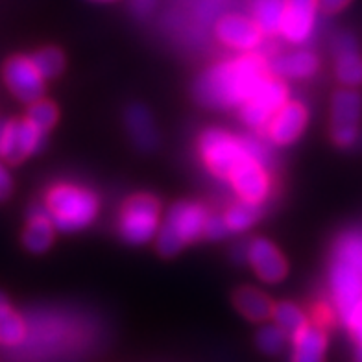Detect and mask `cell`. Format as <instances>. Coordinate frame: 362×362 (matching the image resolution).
Returning <instances> with one entry per match:
<instances>
[{"instance_id": "cell-1", "label": "cell", "mask_w": 362, "mask_h": 362, "mask_svg": "<svg viewBox=\"0 0 362 362\" xmlns=\"http://www.w3.org/2000/svg\"><path fill=\"white\" fill-rule=\"evenodd\" d=\"M268 76H272V69L267 59L246 52L207 69L196 83L194 96L207 107H240Z\"/></svg>"}, {"instance_id": "cell-2", "label": "cell", "mask_w": 362, "mask_h": 362, "mask_svg": "<svg viewBox=\"0 0 362 362\" xmlns=\"http://www.w3.org/2000/svg\"><path fill=\"white\" fill-rule=\"evenodd\" d=\"M98 198L95 192L80 185L59 183L47 194L45 209L59 231H78L83 229L98 215Z\"/></svg>"}, {"instance_id": "cell-3", "label": "cell", "mask_w": 362, "mask_h": 362, "mask_svg": "<svg viewBox=\"0 0 362 362\" xmlns=\"http://www.w3.org/2000/svg\"><path fill=\"white\" fill-rule=\"evenodd\" d=\"M209 215V211L198 202H177L172 205L165 224L158 231L159 253L163 257H174L187 244L204 237Z\"/></svg>"}, {"instance_id": "cell-4", "label": "cell", "mask_w": 362, "mask_h": 362, "mask_svg": "<svg viewBox=\"0 0 362 362\" xmlns=\"http://www.w3.org/2000/svg\"><path fill=\"white\" fill-rule=\"evenodd\" d=\"M198 150L205 167L220 180H228L235 165L250 153L246 139L235 137L233 134L220 128L205 129L198 141Z\"/></svg>"}, {"instance_id": "cell-5", "label": "cell", "mask_w": 362, "mask_h": 362, "mask_svg": "<svg viewBox=\"0 0 362 362\" xmlns=\"http://www.w3.org/2000/svg\"><path fill=\"white\" fill-rule=\"evenodd\" d=\"M161 205L152 194H135L128 198L120 211V235L129 244H144L159 231Z\"/></svg>"}, {"instance_id": "cell-6", "label": "cell", "mask_w": 362, "mask_h": 362, "mask_svg": "<svg viewBox=\"0 0 362 362\" xmlns=\"http://www.w3.org/2000/svg\"><path fill=\"white\" fill-rule=\"evenodd\" d=\"M286 102H288V87L283 78L272 72V76L262 81L257 90L238 107V113L244 124L257 132H264L272 117L281 110Z\"/></svg>"}, {"instance_id": "cell-7", "label": "cell", "mask_w": 362, "mask_h": 362, "mask_svg": "<svg viewBox=\"0 0 362 362\" xmlns=\"http://www.w3.org/2000/svg\"><path fill=\"white\" fill-rule=\"evenodd\" d=\"M362 96L353 87L337 90L331 102V137L340 148H349L358 139Z\"/></svg>"}, {"instance_id": "cell-8", "label": "cell", "mask_w": 362, "mask_h": 362, "mask_svg": "<svg viewBox=\"0 0 362 362\" xmlns=\"http://www.w3.org/2000/svg\"><path fill=\"white\" fill-rule=\"evenodd\" d=\"M329 286H331L334 313L346 324L355 307L362 301V276L351 264L333 257L329 272Z\"/></svg>"}, {"instance_id": "cell-9", "label": "cell", "mask_w": 362, "mask_h": 362, "mask_svg": "<svg viewBox=\"0 0 362 362\" xmlns=\"http://www.w3.org/2000/svg\"><path fill=\"white\" fill-rule=\"evenodd\" d=\"M228 181L238 194V198L250 204L262 205L270 194V176L267 165L248 153L229 172Z\"/></svg>"}, {"instance_id": "cell-10", "label": "cell", "mask_w": 362, "mask_h": 362, "mask_svg": "<svg viewBox=\"0 0 362 362\" xmlns=\"http://www.w3.org/2000/svg\"><path fill=\"white\" fill-rule=\"evenodd\" d=\"M4 81L11 95L26 104H32L45 95V78L28 56H13L6 62Z\"/></svg>"}, {"instance_id": "cell-11", "label": "cell", "mask_w": 362, "mask_h": 362, "mask_svg": "<svg viewBox=\"0 0 362 362\" xmlns=\"http://www.w3.org/2000/svg\"><path fill=\"white\" fill-rule=\"evenodd\" d=\"M45 134L35 128L30 120H8L6 122L4 141L0 148V158L11 165L24 161L43 146Z\"/></svg>"}, {"instance_id": "cell-12", "label": "cell", "mask_w": 362, "mask_h": 362, "mask_svg": "<svg viewBox=\"0 0 362 362\" xmlns=\"http://www.w3.org/2000/svg\"><path fill=\"white\" fill-rule=\"evenodd\" d=\"M215 34L226 47H231L240 52H252L262 43V30L259 24L244 15H224L216 23Z\"/></svg>"}, {"instance_id": "cell-13", "label": "cell", "mask_w": 362, "mask_h": 362, "mask_svg": "<svg viewBox=\"0 0 362 362\" xmlns=\"http://www.w3.org/2000/svg\"><path fill=\"white\" fill-rule=\"evenodd\" d=\"M318 10V0H285L279 34L294 45L309 41L315 30Z\"/></svg>"}, {"instance_id": "cell-14", "label": "cell", "mask_w": 362, "mask_h": 362, "mask_svg": "<svg viewBox=\"0 0 362 362\" xmlns=\"http://www.w3.org/2000/svg\"><path fill=\"white\" fill-rule=\"evenodd\" d=\"M307 120H309V111L305 105L296 100L286 102L281 110L272 117L264 128V134L277 146H286L303 134Z\"/></svg>"}, {"instance_id": "cell-15", "label": "cell", "mask_w": 362, "mask_h": 362, "mask_svg": "<svg viewBox=\"0 0 362 362\" xmlns=\"http://www.w3.org/2000/svg\"><path fill=\"white\" fill-rule=\"evenodd\" d=\"M248 261L262 281L279 283L286 276V261L281 252L267 238H255L248 246Z\"/></svg>"}, {"instance_id": "cell-16", "label": "cell", "mask_w": 362, "mask_h": 362, "mask_svg": "<svg viewBox=\"0 0 362 362\" xmlns=\"http://www.w3.org/2000/svg\"><path fill=\"white\" fill-rule=\"evenodd\" d=\"M334 72L342 86L357 87L362 81V56L357 52V43L349 34L334 39Z\"/></svg>"}, {"instance_id": "cell-17", "label": "cell", "mask_w": 362, "mask_h": 362, "mask_svg": "<svg viewBox=\"0 0 362 362\" xmlns=\"http://www.w3.org/2000/svg\"><path fill=\"white\" fill-rule=\"evenodd\" d=\"M291 362H325L327 333L318 324H307L292 337Z\"/></svg>"}, {"instance_id": "cell-18", "label": "cell", "mask_w": 362, "mask_h": 362, "mask_svg": "<svg viewBox=\"0 0 362 362\" xmlns=\"http://www.w3.org/2000/svg\"><path fill=\"white\" fill-rule=\"evenodd\" d=\"M54 222L45 207H35L23 233L24 246L32 253H43L54 243Z\"/></svg>"}, {"instance_id": "cell-19", "label": "cell", "mask_w": 362, "mask_h": 362, "mask_svg": "<svg viewBox=\"0 0 362 362\" xmlns=\"http://www.w3.org/2000/svg\"><path fill=\"white\" fill-rule=\"evenodd\" d=\"M318 56L310 50H294L277 57L270 69L279 78H309L318 71Z\"/></svg>"}, {"instance_id": "cell-20", "label": "cell", "mask_w": 362, "mask_h": 362, "mask_svg": "<svg viewBox=\"0 0 362 362\" xmlns=\"http://www.w3.org/2000/svg\"><path fill=\"white\" fill-rule=\"evenodd\" d=\"M233 303L238 313L252 322H264L274 313V303L270 298L253 286H240L235 291Z\"/></svg>"}, {"instance_id": "cell-21", "label": "cell", "mask_w": 362, "mask_h": 362, "mask_svg": "<svg viewBox=\"0 0 362 362\" xmlns=\"http://www.w3.org/2000/svg\"><path fill=\"white\" fill-rule=\"evenodd\" d=\"M126 128L139 148L152 150L158 144V132L153 120L143 105H132L126 111Z\"/></svg>"}, {"instance_id": "cell-22", "label": "cell", "mask_w": 362, "mask_h": 362, "mask_svg": "<svg viewBox=\"0 0 362 362\" xmlns=\"http://www.w3.org/2000/svg\"><path fill=\"white\" fill-rule=\"evenodd\" d=\"M28 337V325L23 316L11 309L6 296L0 292V342L8 346H19Z\"/></svg>"}, {"instance_id": "cell-23", "label": "cell", "mask_w": 362, "mask_h": 362, "mask_svg": "<svg viewBox=\"0 0 362 362\" xmlns=\"http://www.w3.org/2000/svg\"><path fill=\"white\" fill-rule=\"evenodd\" d=\"M252 13L262 34H279L283 13H285V0H253Z\"/></svg>"}, {"instance_id": "cell-24", "label": "cell", "mask_w": 362, "mask_h": 362, "mask_svg": "<svg viewBox=\"0 0 362 362\" xmlns=\"http://www.w3.org/2000/svg\"><path fill=\"white\" fill-rule=\"evenodd\" d=\"M261 216V205L250 204V202H237L224 213V222L228 226V231L231 233H240L252 228Z\"/></svg>"}, {"instance_id": "cell-25", "label": "cell", "mask_w": 362, "mask_h": 362, "mask_svg": "<svg viewBox=\"0 0 362 362\" xmlns=\"http://www.w3.org/2000/svg\"><path fill=\"white\" fill-rule=\"evenodd\" d=\"M272 318L288 334V339H292L298 331H301V329L309 324L305 313L296 305V303H291V301H281V303L274 305Z\"/></svg>"}, {"instance_id": "cell-26", "label": "cell", "mask_w": 362, "mask_h": 362, "mask_svg": "<svg viewBox=\"0 0 362 362\" xmlns=\"http://www.w3.org/2000/svg\"><path fill=\"white\" fill-rule=\"evenodd\" d=\"M333 257L351 264L362 276V233H348L340 237L334 246Z\"/></svg>"}, {"instance_id": "cell-27", "label": "cell", "mask_w": 362, "mask_h": 362, "mask_svg": "<svg viewBox=\"0 0 362 362\" xmlns=\"http://www.w3.org/2000/svg\"><path fill=\"white\" fill-rule=\"evenodd\" d=\"M32 62H34V65L37 67V71L41 72V76L45 80L56 78L63 71V67H65V56L56 47H45L37 50L32 56Z\"/></svg>"}, {"instance_id": "cell-28", "label": "cell", "mask_w": 362, "mask_h": 362, "mask_svg": "<svg viewBox=\"0 0 362 362\" xmlns=\"http://www.w3.org/2000/svg\"><path fill=\"white\" fill-rule=\"evenodd\" d=\"M57 117H59V113H57L56 104L50 100H45V98L32 102L28 107V113H26V120H30L43 134L50 132L56 126Z\"/></svg>"}, {"instance_id": "cell-29", "label": "cell", "mask_w": 362, "mask_h": 362, "mask_svg": "<svg viewBox=\"0 0 362 362\" xmlns=\"http://www.w3.org/2000/svg\"><path fill=\"white\" fill-rule=\"evenodd\" d=\"M286 339H288V334L279 325H267V327H262L257 333V346L267 355H277L285 348Z\"/></svg>"}, {"instance_id": "cell-30", "label": "cell", "mask_w": 362, "mask_h": 362, "mask_svg": "<svg viewBox=\"0 0 362 362\" xmlns=\"http://www.w3.org/2000/svg\"><path fill=\"white\" fill-rule=\"evenodd\" d=\"M226 233H229V231H228V226H226L224 222V215H209L207 224H205V229H204V237L218 240V238L224 237Z\"/></svg>"}, {"instance_id": "cell-31", "label": "cell", "mask_w": 362, "mask_h": 362, "mask_svg": "<svg viewBox=\"0 0 362 362\" xmlns=\"http://www.w3.org/2000/svg\"><path fill=\"white\" fill-rule=\"evenodd\" d=\"M346 325L349 327L353 337L357 339V342L362 344V301L355 307V310L351 313V316H349V320L346 322Z\"/></svg>"}, {"instance_id": "cell-32", "label": "cell", "mask_w": 362, "mask_h": 362, "mask_svg": "<svg viewBox=\"0 0 362 362\" xmlns=\"http://www.w3.org/2000/svg\"><path fill=\"white\" fill-rule=\"evenodd\" d=\"M349 2H351V0H318V8L324 11V13L333 15L342 11Z\"/></svg>"}, {"instance_id": "cell-33", "label": "cell", "mask_w": 362, "mask_h": 362, "mask_svg": "<svg viewBox=\"0 0 362 362\" xmlns=\"http://www.w3.org/2000/svg\"><path fill=\"white\" fill-rule=\"evenodd\" d=\"M11 189H13V183H11L10 172L6 170V168L0 165V200L8 198L11 192Z\"/></svg>"}, {"instance_id": "cell-34", "label": "cell", "mask_w": 362, "mask_h": 362, "mask_svg": "<svg viewBox=\"0 0 362 362\" xmlns=\"http://www.w3.org/2000/svg\"><path fill=\"white\" fill-rule=\"evenodd\" d=\"M156 2H158V0H132V10H134L139 17H144V15H148L153 10Z\"/></svg>"}, {"instance_id": "cell-35", "label": "cell", "mask_w": 362, "mask_h": 362, "mask_svg": "<svg viewBox=\"0 0 362 362\" xmlns=\"http://www.w3.org/2000/svg\"><path fill=\"white\" fill-rule=\"evenodd\" d=\"M6 122H8V120H0V148H2V141H4V132H6Z\"/></svg>"}, {"instance_id": "cell-36", "label": "cell", "mask_w": 362, "mask_h": 362, "mask_svg": "<svg viewBox=\"0 0 362 362\" xmlns=\"http://www.w3.org/2000/svg\"><path fill=\"white\" fill-rule=\"evenodd\" d=\"M355 362H362V344H358L357 355H355Z\"/></svg>"}, {"instance_id": "cell-37", "label": "cell", "mask_w": 362, "mask_h": 362, "mask_svg": "<svg viewBox=\"0 0 362 362\" xmlns=\"http://www.w3.org/2000/svg\"><path fill=\"white\" fill-rule=\"evenodd\" d=\"M93 2H115V0H93Z\"/></svg>"}]
</instances>
